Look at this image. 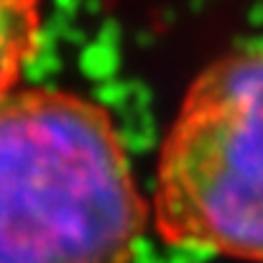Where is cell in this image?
<instances>
[{"label": "cell", "instance_id": "6da1fadb", "mask_svg": "<svg viewBox=\"0 0 263 263\" xmlns=\"http://www.w3.org/2000/svg\"><path fill=\"white\" fill-rule=\"evenodd\" d=\"M148 217L105 105L54 87L0 97V263H133Z\"/></svg>", "mask_w": 263, "mask_h": 263}, {"label": "cell", "instance_id": "7a4b0ae2", "mask_svg": "<svg viewBox=\"0 0 263 263\" xmlns=\"http://www.w3.org/2000/svg\"><path fill=\"white\" fill-rule=\"evenodd\" d=\"M151 215L169 246L263 263V49L192 80L159 148Z\"/></svg>", "mask_w": 263, "mask_h": 263}, {"label": "cell", "instance_id": "3957f363", "mask_svg": "<svg viewBox=\"0 0 263 263\" xmlns=\"http://www.w3.org/2000/svg\"><path fill=\"white\" fill-rule=\"evenodd\" d=\"M44 0H0V97L21 85L41 46Z\"/></svg>", "mask_w": 263, "mask_h": 263}]
</instances>
